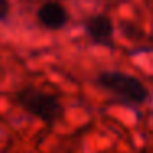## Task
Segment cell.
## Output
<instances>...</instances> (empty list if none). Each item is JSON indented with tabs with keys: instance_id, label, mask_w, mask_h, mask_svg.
I'll use <instances>...</instances> for the list:
<instances>
[{
	"instance_id": "6da1fadb",
	"label": "cell",
	"mask_w": 153,
	"mask_h": 153,
	"mask_svg": "<svg viewBox=\"0 0 153 153\" xmlns=\"http://www.w3.org/2000/svg\"><path fill=\"white\" fill-rule=\"evenodd\" d=\"M13 99L18 107L46 125H54L64 115V105L59 97L40 87L25 86L15 92Z\"/></svg>"
},
{
	"instance_id": "5b68a950",
	"label": "cell",
	"mask_w": 153,
	"mask_h": 153,
	"mask_svg": "<svg viewBox=\"0 0 153 153\" xmlns=\"http://www.w3.org/2000/svg\"><path fill=\"white\" fill-rule=\"evenodd\" d=\"M10 15V2L8 0H0V22H7Z\"/></svg>"
},
{
	"instance_id": "277c9868",
	"label": "cell",
	"mask_w": 153,
	"mask_h": 153,
	"mask_svg": "<svg viewBox=\"0 0 153 153\" xmlns=\"http://www.w3.org/2000/svg\"><path fill=\"white\" fill-rule=\"evenodd\" d=\"M36 20L43 28L51 31H58L64 28L69 22V13L56 0H46L36 10Z\"/></svg>"
},
{
	"instance_id": "8992f818",
	"label": "cell",
	"mask_w": 153,
	"mask_h": 153,
	"mask_svg": "<svg viewBox=\"0 0 153 153\" xmlns=\"http://www.w3.org/2000/svg\"><path fill=\"white\" fill-rule=\"evenodd\" d=\"M138 153H150V152H146V150H142V152H138Z\"/></svg>"
},
{
	"instance_id": "3957f363",
	"label": "cell",
	"mask_w": 153,
	"mask_h": 153,
	"mask_svg": "<svg viewBox=\"0 0 153 153\" xmlns=\"http://www.w3.org/2000/svg\"><path fill=\"white\" fill-rule=\"evenodd\" d=\"M84 31L91 40V43L96 46H112L115 27L109 15L96 13L87 17L84 20Z\"/></svg>"
},
{
	"instance_id": "7a4b0ae2",
	"label": "cell",
	"mask_w": 153,
	"mask_h": 153,
	"mask_svg": "<svg viewBox=\"0 0 153 153\" xmlns=\"http://www.w3.org/2000/svg\"><path fill=\"white\" fill-rule=\"evenodd\" d=\"M96 84L130 105H142L150 97L146 86L138 77L122 71H102L97 74Z\"/></svg>"
}]
</instances>
